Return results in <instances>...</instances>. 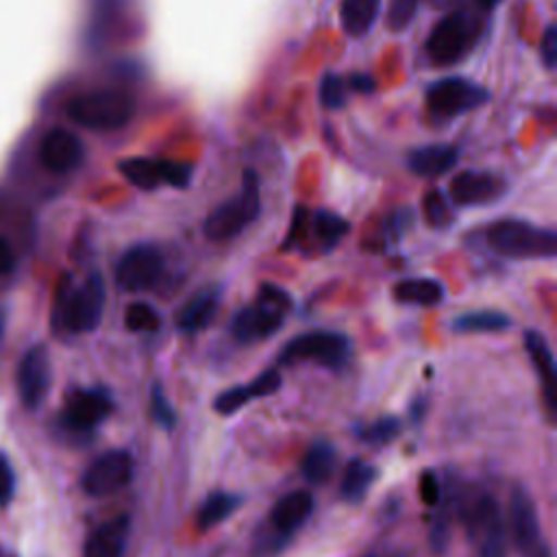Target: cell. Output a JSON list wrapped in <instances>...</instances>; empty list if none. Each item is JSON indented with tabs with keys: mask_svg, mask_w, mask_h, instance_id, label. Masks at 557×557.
<instances>
[{
	"mask_svg": "<svg viewBox=\"0 0 557 557\" xmlns=\"http://www.w3.org/2000/svg\"><path fill=\"white\" fill-rule=\"evenodd\" d=\"M107 289L104 278L91 272L81 285H74L72 276L65 274L54 294L52 302V326L59 333H89L94 331L104 311Z\"/></svg>",
	"mask_w": 557,
	"mask_h": 557,
	"instance_id": "1",
	"label": "cell"
},
{
	"mask_svg": "<svg viewBox=\"0 0 557 557\" xmlns=\"http://www.w3.org/2000/svg\"><path fill=\"white\" fill-rule=\"evenodd\" d=\"M292 307L294 300L283 287L274 283H261L255 300L233 315L231 333L242 344L265 339L283 326Z\"/></svg>",
	"mask_w": 557,
	"mask_h": 557,
	"instance_id": "2",
	"label": "cell"
},
{
	"mask_svg": "<svg viewBox=\"0 0 557 557\" xmlns=\"http://www.w3.org/2000/svg\"><path fill=\"white\" fill-rule=\"evenodd\" d=\"M492 250L509 259H553L557 255V233L527 220H496L485 231Z\"/></svg>",
	"mask_w": 557,
	"mask_h": 557,
	"instance_id": "3",
	"label": "cell"
},
{
	"mask_svg": "<svg viewBox=\"0 0 557 557\" xmlns=\"http://www.w3.org/2000/svg\"><path fill=\"white\" fill-rule=\"evenodd\" d=\"M261 213L259 176L255 170H244L242 187L235 196L220 202L202 222V233L211 242H226L237 237Z\"/></svg>",
	"mask_w": 557,
	"mask_h": 557,
	"instance_id": "4",
	"label": "cell"
},
{
	"mask_svg": "<svg viewBox=\"0 0 557 557\" xmlns=\"http://www.w3.org/2000/svg\"><path fill=\"white\" fill-rule=\"evenodd\" d=\"M137 100L124 89H98L74 96L65 104V113L72 122L91 131H115L131 122Z\"/></svg>",
	"mask_w": 557,
	"mask_h": 557,
	"instance_id": "5",
	"label": "cell"
},
{
	"mask_svg": "<svg viewBox=\"0 0 557 557\" xmlns=\"http://www.w3.org/2000/svg\"><path fill=\"white\" fill-rule=\"evenodd\" d=\"M350 359V339L339 331L318 329L292 337L276 355L281 366L315 363L329 370H342Z\"/></svg>",
	"mask_w": 557,
	"mask_h": 557,
	"instance_id": "6",
	"label": "cell"
},
{
	"mask_svg": "<svg viewBox=\"0 0 557 557\" xmlns=\"http://www.w3.org/2000/svg\"><path fill=\"white\" fill-rule=\"evenodd\" d=\"M483 26L470 11H453L444 15L429 33L426 52L433 63L450 65L463 59L476 44Z\"/></svg>",
	"mask_w": 557,
	"mask_h": 557,
	"instance_id": "7",
	"label": "cell"
},
{
	"mask_svg": "<svg viewBox=\"0 0 557 557\" xmlns=\"http://www.w3.org/2000/svg\"><path fill=\"white\" fill-rule=\"evenodd\" d=\"M461 518L479 544V557H507L505 518L494 496L479 494L461 507Z\"/></svg>",
	"mask_w": 557,
	"mask_h": 557,
	"instance_id": "8",
	"label": "cell"
},
{
	"mask_svg": "<svg viewBox=\"0 0 557 557\" xmlns=\"http://www.w3.org/2000/svg\"><path fill=\"white\" fill-rule=\"evenodd\" d=\"M490 98V91L461 76H446L429 85L426 89V109L440 120L463 115L472 109H479Z\"/></svg>",
	"mask_w": 557,
	"mask_h": 557,
	"instance_id": "9",
	"label": "cell"
},
{
	"mask_svg": "<svg viewBox=\"0 0 557 557\" xmlns=\"http://www.w3.org/2000/svg\"><path fill=\"white\" fill-rule=\"evenodd\" d=\"M122 176L144 189H157L161 185H170L176 189H185L191 183V163L170 161V159H152V157H131L117 163Z\"/></svg>",
	"mask_w": 557,
	"mask_h": 557,
	"instance_id": "10",
	"label": "cell"
},
{
	"mask_svg": "<svg viewBox=\"0 0 557 557\" xmlns=\"http://www.w3.org/2000/svg\"><path fill=\"white\" fill-rule=\"evenodd\" d=\"M133 479V457L128 450L113 448L98 455L83 472L81 487L87 496L104 498L124 490Z\"/></svg>",
	"mask_w": 557,
	"mask_h": 557,
	"instance_id": "11",
	"label": "cell"
},
{
	"mask_svg": "<svg viewBox=\"0 0 557 557\" xmlns=\"http://www.w3.org/2000/svg\"><path fill=\"white\" fill-rule=\"evenodd\" d=\"M163 252L154 244H135L115 263V285L124 292L150 289L163 274Z\"/></svg>",
	"mask_w": 557,
	"mask_h": 557,
	"instance_id": "12",
	"label": "cell"
},
{
	"mask_svg": "<svg viewBox=\"0 0 557 557\" xmlns=\"http://www.w3.org/2000/svg\"><path fill=\"white\" fill-rule=\"evenodd\" d=\"M113 409L111 394L102 387L74 389L63 405L61 424L72 433H87L96 429Z\"/></svg>",
	"mask_w": 557,
	"mask_h": 557,
	"instance_id": "13",
	"label": "cell"
},
{
	"mask_svg": "<svg viewBox=\"0 0 557 557\" xmlns=\"http://www.w3.org/2000/svg\"><path fill=\"white\" fill-rule=\"evenodd\" d=\"M52 381V368L48 348L44 344L30 346L17 366V392L28 409H37L48 396Z\"/></svg>",
	"mask_w": 557,
	"mask_h": 557,
	"instance_id": "14",
	"label": "cell"
},
{
	"mask_svg": "<svg viewBox=\"0 0 557 557\" xmlns=\"http://www.w3.org/2000/svg\"><path fill=\"white\" fill-rule=\"evenodd\" d=\"M505 194V181L485 170H463L450 178L448 198L459 207H479L498 200Z\"/></svg>",
	"mask_w": 557,
	"mask_h": 557,
	"instance_id": "15",
	"label": "cell"
},
{
	"mask_svg": "<svg viewBox=\"0 0 557 557\" xmlns=\"http://www.w3.org/2000/svg\"><path fill=\"white\" fill-rule=\"evenodd\" d=\"M509 522H511V537L516 548L529 557L540 544V520H537V509L527 492V487L516 485L509 496Z\"/></svg>",
	"mask_w": 557,
	"mask_h": 557,
	"instance_id": "16",
	"label": "cell"
},
{
	"mask_svg": "<svg viewBox=\"0 0 557 557\" xmlns=\"http://www.w3.org/2000/svg\"><path fill=\"white\" fill-rule=\"evenodd\" d=\"M83 154L85 150L81 139L65 128H52L39 141V159L52 174H67L76 170L83 161Z\"/></svg>",
	"mask_w": 557,
	"mask_h": 557,
	"instance_id": "17",
	"label": "cell"
},
{
	"mask_svg": "<svg viewBox=\"0 0 557 557\" xmlns=\"http://www.w3.org/2000/svg\"><path fill=\"white\" fill-rule=\"evenodd\" d=\"M283 379L278 374L276 368H268L263 372H259L252 381L248 383H242V385H235V387H228V389H222L215 398H213V409L220 413V416H233L237 413L244 405L257 400V398H263V396H270L274 394L278 387H281Z\"/></svg>",
	"mask_w": 557,
	"mask_h": 557,
	"instance_id": "18",
	"label": "cell"
},
{
	"mask_svg": "<svg viewBox=\"0 0 557 557\" xmlns=\"http://www.w3.org/2000/svg\"><path fill=\"white\" fill-rule=\"evenodd\" d=\"M527 355L537 372V379L542 383V394L546 400V407L550 413L557 411V366H555V357L553 350L546 342V337L537 331H524L522 335Z\"/></svg>",
	"mask_w": 557,
	"mask_h": 557,
	"instance_id": "19",
	"label": "cell"
},
{
	"mask_svg": "<svg viewBox=\"0 0 557 557\" xmlns=\"http://www.w3.org/2000/svg\"><path fill=\"white\" fill-rule=\"evenodd\" d=\"M222 302V289L218 285H205L196 294H191L181 311L176 313V326L183 333H198L207 329Z\"/></svg>",
	"mask_w": 557,
	"mask_h": 557,
	"instance_id": "20",
	"label": "cell"
},
{
	"mask_svg": "<svg viewBox=\"0 0 557 557\" xmlns=\"http://www.w3.org/2000/svg\"><path fill=\"white\" fill-rule=\"evenodd\" d=\"M131 533V518L120 513L98 524L85 540L83 557H122Z\"/></svg>",
	"mask_w": 557,
	"mask_h": 557,
	"instance_id": "21",
	"label": "cell"
},
{
	"mask_svg": "<svg viewBox=\"0 0 557 557\" xmlns=\"http://www.w3.org/2000/svg\"><path fill=\"white\" fill-rule=\"evenodd\" d=\"M313 511V496L307 490L287 492L270 509V524L276 533L287 535L300 529Z\"/></svg>",
	"mask_w": 557,
	"mask_h": 557,
	"instance_id": "22",
	"label": "cell"
},
{
	"mask_svg": "<svg viewBox=\"0 0 557 557\" xmlns=\"http://www.w3.org/2000/svg\"><path fill=\"white\" fill-rule=\"evenodd\" d=\"M457 148L448 144L420 146L409 152L407 165L418 176H442L457 163Z\"/></svg>",
	"mask_w": 557,
	"mask_h": 557,
	"instance_id": "23",
	"label": "cell"
},
{
	"mask_svg": "<svg viewBox=\"0 0 557 557\" xmlns=\"http://www.w3.org/2000/svg\"><path fill=\"white\" fill-rule=\"evenodd\" d=\"M348 228H350V224L342 215L326 211V209H318L307 215V226H305L302 239L307 235H311L315 246L322 252H329L339 244V239L348 233Z\"/></svg>",
	"mask_w": 557,
	"mask_h": 557,
	"instance_id": "24",
	"label": "cell"
},
{
	"mask_svg": "<svg viewBox=\"0 0 557 557\" xmlns=\"http://www.w3.org/2000/svg\"><path fill=\"white\" fill-rule=\"evenodd\" d=\"M335 461H337L335 446L331 442H326V440H315V442L309 444L307 453L302 455L300 472H302V476L309 483L320 485V483H324L333 474Z\"/></svg>",
	"mask_w": 557,
	"mask_h": 557,
	"instance_id": "25",
	"label": "cell"
},
{
	"mask_svg": "<svg viewBox=\"0 0 557 557\" xmlns=\"http://www.w3.org/2000/svg\"><path fill=\"white\" fill-rule=\"evenodd\" d=\"M394 298L405 305L431 307L444 298V285L435 278H403L394 285Z\"/></svg>",
	"mask_w": 557,
	"mask_h": 557,
	"instance_id": "26",
	"label": "cell"
},
{
	"mask_svg": "<svg viewBox=\"0 0 557 557\" xmlns=\"http://www.w3.org/2000/svg\"><path fill=\"white\" fill-rule=\"evenodd\" d=\"M374 481H376V468L366 463L363 459H352V461H348V466H346V470L342 474L339 496L346 503L357 505L370 492Z\"/></svg>",
	"mask_w": 557,
	"mask_h": 557,
	"instance_id": "27",
	"label": "cell"
},
{
	"mask_svg": "<svg viewBox=\"0 0 557 557\" xmlns=\"http://www.w3.org/2000/svg\"><path fill=\"white\" fill-rule=\"evenodd\" d=\"M381 11V0H342L339 22L344 33L359 37L372 28Z\"/></svg>",
	"mask_w": 557,
	"mask_h": 557,
	"instance_id": "28",
	"label": "cell"
},
{
	"mask_svg": "<svg viewBox=\"0 0 557 557\" xmlns=\"http://www.w3.org/2000/svg\"><path fill=\"white\" fill-rule=\"evenodd\" d=\"M242 505V496L233 492H211L198 507L196 511V527L198 529H211L226 518H231L237 507Z\"/></svg>",
	"mask_w": 557,
	"mask_h": 557,
	"instance_id": "29",
	"label": "cell"
},
{
	"mask_svg": "<svg viewBox=\"0 0 557 557\" xmlns=\"http://www.w3.org/2000/svg\"><path fill=\"white\" fill-rule=\"evenodd\" d=\"M509 315L498 309H474L457 315L450 326L457 333H496L509 329Z\"/></svg>",
	"mask_w": 557,
	"mask_h": 557,
	"instance_id": "30",
	"label": "cell"
},
{
	"mask_svg": "<svg viewBox=\"0 0 557 557\" xmlns=\"http://www.w3.org/2000/svg\"><path fill=\"white\" fill-rule=\"evenodd\" d=\"M411 224H413V211L409 207H398L392 213H387L374 233L376 248L387 250L396 246L405 237V233L411 228Z\"/></svg>",
	"mask_w": 557,
	"mask_h": 557,
	"instance_id": "31",
	"label": "cell"
},
{
	"mask_svg": "<svg viewBox=\"0 0 557 557\" xmlns=\"http://www.w3.org/2000/svg\"><path fill=\"white\" fill-rule=\"evenodd\" d=\"M422 215L431 228H448L455 220L450 198L437 187L429 189L422 198Z\"/></svg>",
	"mask_w": 557,
	"mask_h": 557,
	"instance_id": "32",
	"label": "cell"
},
{
	"mask_svg": "<svg viewBox=\"0 0 557 557\" xmlns=\"http://www.w3.org/2000/svg\"><path fill=\"white\" fill-rule=\"evenodd\" d=\"M124 326L133 333H154L161 326V315L152 305L135 300L124 309Z\"/></svg>",
	"mask_w": 557,
	"mask_h": 557,
	"instance_id": "33",
	"label": "cell"
},
{
	"mask_svg": "<svg viewBox=\"0 0 557 557\" xmlns=\"http://www.w3.org/2000/svg\"><path fill=\"white\" fill-rule=\"evenodd\" d=\"M400 433V420L396 416H381L361 431V440L370 444H389Z\"/></svg>",
	"mask_w": 557,
	"mask_h": 557,
	"instance_id": "34",
	"label": "cell"
},
{
	"mask_svg": "<svg viewBox=\"0 0 557 557\" xmlns=\"http://www.w3.org/2000/svg\"><path fill=\"white\" fill-rule=\"evenodd\" d=\"M150 413H152L154 424H159L165 431H170L176 424V411H174L172 403L168 400L159 381L152 385V392H150Z\"/></svg>",
	"mask_w": 557,
	"mask_h": 557,
	"instance_id": "35",
	"label": "cell"
},
{
	"mask_svg": "<svg viewBox=\"0 0 557 557\" xmlns=\"http://www.w3.org/2000/svg\"><path fill=\"white\" fill-rule=\"evenodd\" d=\"M346 94H348V87H346V81L339 74L326 72L322 76V83H320V102H322V107L339 109L346 102Z\"/></svg>",
	"mask_w": 557,
	"mask_h": 557,
	"instance_id": "36",
	"label": "cell"
},
{
	"mask_svg": "<svg viewBox=\"0 0 557 557\" xmlns=\"http://www.w3.org/2000/svg\"><path fill=\"white\" fill-rule=\"evenodd\" d=\"M418 494L426 507H435L442 500V483L433 470H424L418 479Z\"/></svg>",
	"mask_w": 557,
	"mask_h": 557,
	"instance_id": "37",
	"label": "cell"
},
{
	"mask_svg": "<svg viewBox=\"0 0 557 557\" xmlns=\"http://www.w3.org/2000/svg\"><path fill=\"white\" fill-rule=\"evenodd\" d=\"M448 537H450V520H448V513L444 509L442 513H437L433 518V524H431V531H429V544L435 553H444L446 546H448Z\"/></svg>",
	"mask_w": 557,
	"mask_h": 557,
	"instance_id": "38",
	"label": "cell"
},
{
	"mask_svg": "<svg viewBox=\"0 0 557 557\" xmlns=\"http://www.w3.org/2000/svg\"><path fill=\"white\" fill-rule=\"evenodd\" d=\"M416 4H418V0H392V4H389V26L394 30H403L411 22Z\"/></svg>",
	"mask_w": 557,
	"mask_h": 557,
	"instance_id": "39",
	"label": "cell"
},
{
	"mask_svg": "<svg viewBox=\"0 0 557 557\" xmlns=\"http://www.w3.org/2000/svg\"><path fill=\"white\" fill-rule=\"evenodd\" d=\"M307 209L305 207H294V213H292V222H289V231H287V237L283 242V250H289L294 248L296 244L302 242V235H305V226H307Z\"/></svg>",
	"mask_w": 557,
	"mask_h": 557,
	"instance_id": "40",
	"label": "cell"
},
{
	"mask_svg": "<svg viewBox=\"0 0 557 557\" xmlns=\"http://www.w3.org/2000/svg\"><path fill=\"white\" fill-rule=\"evenodd\" d=\"M540 57L546 70H553L557 63V26L548 24L540 39Z\"/></svg>",
	"mask_w": 557,
	"mask_h": 557,
	"instance_id": "41",
	"label": "cell"
},
{
	"mask_svg": "<svg viewBox=\"0 0 557 557\" xmlns=\"http://www.w3.org/2000/svg\"><path fill=\"white\" fill-rule=\"evenodd\" d=\"M13 487H15L13 468H11L9 459L0 453V507H4V505L11 500Z\"/></svg>",
	"mask_w": 557,
	"mask_h": 557,
	"instance_id": "42",
	"label": "cell"
},
{
	"mask_svg": "<svg viewBox=\"0 0 557 557\" xmlns=\"http://www.w3.org/2000/svg\"><path fill=\"white\" fill-rule=\"evenodd\" d=\"M346 87L350 91H357V94H370V91H374V78L370 74L355 72L346 78Z\"/></svg>",
	"mask_w": 557,
	"mask_h": 557,
	"instance_id": "43",
	"label": "cell"
},
{
	"mask_svg": "<svg viewBox=\"0 0 557 557\" xmlns=\"http://www.w3.org/2000/svg\"><path fill=\"white\" fill-rule=\"evenodd\" d=\"M15 270V252L11 244L0 235V274H11Z\"/></svg>",
	"mask_w": 557,
	"mask_h": 557,
	"instance_id": "44",
	"label": "cell"
},
{
	"mask_svg": "<svg viewBox=\"0 0 557 557\" xmlns=\"http://www.w3.org/2000/svg\"><path fill=\"white\" fill-rule=\"evenodd\" d=\"M424 407H426V400H424V398H416V400L411 403L409 416H411L413 422H420V420H422V416H424V411H426Z\"/></svg>",
	"mask_w": 557,
	"mask_h": 557,
	"instance_id": "45",
	"label": "cell"
},
{
	"mask_svg": "<svg viewBox=\"0 0 557 557\" xmlns=\"http://www.w3.org/2000/svg\"><path fill=\"white\" fill-rule=\"evenodd\" d=\"M529 557H550V550H548V546L542 542Z\"/></svg>",
	"mask_w": 557,
	"mask_h": 557,
	"instance_id": "46",
	"label": "cell"
},
{
	"mask_svg": "<svg viewBox=\"0 0 557 557\" xmlns=\"http://www.w3.org/2000/svg\"><path fill=\"white\" fill-rule=\"evenodd\" d=\"M479 2V7H483V9H494L500 0H476Z\"/></svg>",
	"mask_w": 557,
	"mask_h": 557,
	"instance_id": "47",
	"label": "cell"
},
{
	"mask_svg": "<svg viewBox=\"0 0 557 557\" xmlns=\"http://www.w3.org/2000/svg\"><path fill=\"white\" fill-rule=\"evenodd\" d=\"M2 331H4V318H2V313H0V337H2Z\"/></svg>",
	"mask_w": 557,
	"mask_h": 557,
	"instance_id": "48",
	"label": "cell"
}]
</instances>
